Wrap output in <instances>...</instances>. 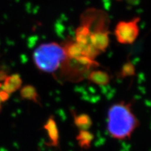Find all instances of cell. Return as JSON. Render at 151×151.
<instances>
[{"instance_id": "8992f818", "label": "cell", "mask_w": 151, "mask_h": 151, "mask_svg": "<svg viewBox=\"0 0 151 151\" xmlns=\"http://www.w3.org/2000/svg\"><path fill=\"white\" fill-rule=\"evenodd\" d=\"M89 80L94 84L99 86H106L110 81V76L103 71H93L90 73Z\"/></svg>"}, {"instance_id": "52a82bcc", "label": "cell", "mask_w": 151, "mask_h": 151, "mask_svg": "<svg viewBox=\"0 0 151 151\" xmlns=\"http://www.w3.org/2000/svg\"><path fill=\"white\" fill-rule=\"evenodd\" d=\"M93 138L94 136L92 135V134L88 132V130H80L76 139L78 140L79 146L81 148H88L93 140Z\"/></svg>"}, {"instance_id": "3957f363", "label": "cell", "mask_w": 151, "mask_h": 151, "mask_svg": "<svg viewBox=\"0 0 151 151\" xmlns=\"http://www.w3.org/2000/svg\"><path fill=\"white\" fill-rule=\"evenodd\" d=\"M115 36L119 43L132 44L134 42L139 34L138 20L122 21L117 24L115 29Z\"/></svg>"}, {"instance_id": "ba28073f", "label": "cell", "mask_w": 151, "mask_h": 151, "mask_svg": "<svg viewBox=\"0 0 151 151\" xmlns=\"http://www.w3.org/2000/svg\"><path fill=\"white\" fill-rule=\"evenodd\" d=\"M74 122L76 127L80 130H88L92 125L91 118L88 115L85 113L75 116Z\"/></svg>"}, {"instance_id": "6da1fadb", "label": "cell", "mask_w": 151, "mask_h": 151, "mask_svg": "<svg viewBox=\"0 0 151 151\" xmlns=\"http://www.w3.org/2000/svg\"><path fill=\"white\" fill-rule=\"evenodd\" d=\"M107 118V130L111 137L118 140L129 139L139 124L132 111L131 104L124 101L110 107Z\"/></svg>"}, {"instance_id": "5b68a950", "label": "cell", "mask_w": 151, "mask_h": 151, "mask_svg": "<svg viewBox=\"0 0 151 151\" xmlns=\"http://www.w3.org/2000/svg\"><path fill=\"white\" fill-rule=\"evenodd\" d=\"M21 85L22 80L18 75L14 74L9 76L5 78L1 90L9 94L18 90Z\"/></svg>"}, {"instance_id": "30bf717a", "label": "cell", "mask_w": 151, "mask_h": 151, "mask_svg": "<svg viewBox=\"0 0 151 151\" xmlns=\"http://www.w3.org/2000/svg\"><path fill=\"white\" fill-rule=\"evenodd\" d=\"M1 99H0V111H1Z\"/></svg>"}, {"instance_id": "277c9868", "label": "cell", "mask_w": 151, "mask_h": 151, "mask_svg": "<svg viewBox=\"0 0 151 151\" xmlns=\"http://www.w3.org/2000/svg\"><path fill=\"white\" fill-rule=\"evenodd\" d=\"M49 140L50 141V145L53 146H58L59 144V132L58 126L53 118H49L44 125Z\"/></svg>"}, {"instance_id": "7a4b0ae2", "label": "cell", "mask_w": 151, "mask_h": 151, "mask_svg": "<svg viewBox=\"0 0 151 151\" xmlns=\"http://www.w3.org/2000/svg\"><path fill=\"white\" fill-rule=\"evenodd\" d=\"M67 58L65 47L51 42L40 45L33 54L34 63L39 70L53 73L61 67Z\"/></svg>"}, {"instance_id": "9c48e42d", "label": "cell", "mask_w": 151, "mask_h": 151, "mask_svg": "<svg viewBox=\"0 0 151 151\" xmlns=\"http://www.w3.org/2000/svg\"><path fill=\"white\" fill-rule=\"evenodd\" d=\"M20 95L24 99L29 100V101H35V103L39 104V99H38L39 95H38L37 90L32 86H27L22 88L20 91Z\"/></svg>"}]
</instances>
